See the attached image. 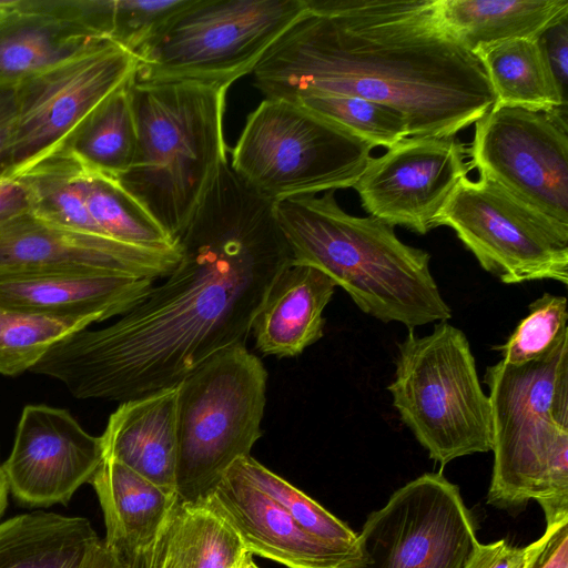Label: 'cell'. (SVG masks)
Returning a JSON list of instances; mask_svg holds the SVG:
<instances>
[{"instance_id":"1","label":"cell","mask_w":568,"mask_h":568,"mask_svg":"<svg viewBox=\"0 0 568 568\" xmlns=\"http://www.w3.org/2000/svg\"><path fill=\"white\" fill-rule=\"evenodd\" d=\"M275 203L226 161L183 233L172 272L110 325L80 329L31 372L77 398L124 402L175 386L214 354L251 335L277 274L292 261Z\"/></svg>"},{"instance_id":"2","label":"cell","mask_w":568,"mask_h":568,"mask_svg":"<svg viewBox=\"0 0 568 568\" xmlns=\"http://www.w3.org/2000/svg\"><path fill=\"white\" fill-rule=\"evenodd\" d=\"M434 0H306L252 74L266 99L351 95L402 114L408 136H455L495 104L478 59Z\"/></svg>"},{"instance_id":"3","label":"cell","mask_w":568,"mask_h":568,"mask_svg":"<svg viewBox=\"0 0 568 568\" xmlns=\"http://www.w3.org/2000/svg\"><path fill=\"white\" fill-rule=\"evenodd\" d=\"M274 205L292 261L325 273L365 314L408 329L452 318L430 255L402 242L394 226L346 213L334 191Z\"/></svg>"},{"instance_id":"4","label":"cell","mask_w":568,"mask_h":568,"mask_svg":"<svg viewBox=\"0 0 568 568\" xmlns=\"http://www.w3.org/2000/svg\"><path fill=\"white\" fill-rule=\"evenodd\" d=\"M227 87L191 81L130 83L136 146L115 178L178 243L227 160Z\"/></svg>"},{"instance_id":"5","label":"cell","mask_w":568,"mask_h":568,"mask_svg":"<svg viewBox=\"0 0 568 568\" xmlns=\"http://www.w3.org/2000/svg\"><path fill=\"white\" fill-rule=\"evenodd\" d=\"M494 452L487 503L541 506L547 524L568 518V331L541 357L488 366Z\"/></svg>"},{"instance_id":"6","label":"cell","mask_w":568,"mask_h":568,"mask_svg":"<svg viewBox=\"0 0 568 568\" xmlns=\"http://www.w3.org/2000/svg\"><path fill=\"white\" fill-rule=\"evenodd\" d=\"M267 372L245 344L209 357L178 386L175 494L205 501L262 436Z\"/></svg>"},{"instance_id":"7","label":"cell","mask_w":568,"mask_h":568,"mask_svg":"<svg viewBox=\"0 0 568 568\" xmlns=\"http://www.w3.org/2000/svg\"><path fill=\"white\" fill-rule=\"evenodd\" d=\"M408 331L387 386L402 422L442 466L491 450L490 402L464 332L446 321L426 336Z\"/></svg>"},{"instance_id":"8","label":"cell","mask_w":568,"mask_h":568,"mask_svg":"<svg viewBox=\"0 0 568 568\" xmlns=\"http://www.w3.org/2000/svg\"><path fill=\"white\" fill-rule=\"evenodd\" d=\"M374 146L285 99H264L231 151L234 173L263 199L280 201L353 187Z\"/></svg>"},{"instance_id":"9","label":"cell","mask_w":568,"mask_h":568,"mask_svg":"<svg viewBox=\"0 0 568 568\" xmlns=\"http://www.w3.org/2000/svg\"><path fill=\"white\" fill-rule=\"evenodd\" d=\"M306 10V0H192L135 54L134 80L229 88Z\"/></svg>"},{"instance_id":"10","label":"cell","mask_w":568,"mask_h":568,"mask_svg":"<svg viewBox=\"0 0 568 568\" xmlns=\"http://www.w3.org/2000/svg\"><path fill=\"white\" fill-rule=\"evenodd\" d=\"M505 284H568V227L534 211L488 178H464L436 220Z\"/></svg>"},{"instance_id":"11","label":"cell","mask_w":568,"mask_h":568,"mask_svg":"<svg viewBox=\"0 0 568 568\" xmlns=\"http://www.w3.org/2000/svg\"><path fill=\"white\" fill-rule=\"evenodd\" d=\"M480 545L458 487L429 473L368 516L337 568H470Z\"/></svg>"},{"instance_id":"12","label":"cell","mask_w":568,"mask_h":568,"mask_svg":"<svg viewBox=\"0 0 568 568\" xmlns=\"http://www.w3.org/2000/svg\"><path fill=\"white\" fill-rule=\"evenodd\" d=\"M135 69V54L105 41L20 80L10 179L39 158L67 148L89 115L134 78Z\"/></svg>"},{"instance_id":"13","label":"cell","mask_w":568,"mask_h":568,"mask_svg":"<svg viewBox=\"0 0 568 568\" xmlns=\"http://www.w3.org/2000/svg\"><path fill=\"white\" fill-rule=\"evenodd\" d=\"M474 124L471 166L534 211L568 227L566 114L494 104Z\"/></svg>"},{"instance_id":"14","label":"cell","mask_w":568,"mask_h":568,"mask_svg":"<svg viewBox=\"0 0 568 568\" xmlns=\"http://www.w3.org/2000/svg\"><path fill=\"white\" fill-rule=\"evenodd\" d=\"M179 245L156 250L49 223L28 209L0 219V277L109 274L163 278Z\"/></svg>"},{"instance_id":"15","label":"cell","mask_w":568,"mask_h":568,"mask_svg":"<svg viewBox=\"0 0 568 568\" xmlns=\"http://www.w3.org/2000/svg\"><path fill=\"white\" fill-rule=\"evenodd\" d=\"M466 155L455 136H406L371 158L353 189L368 215L424 235L471 170Z\"/></svg>"},{"instance_id":"16","label":"cell","mask_w":568,"mask_h":568,"mask_svg":"<svg viewBox=\"0 0 568 568\" xmlns=\"http://www.w3.org/2000/svg\"><path fill=\"white\" fill-rule=\"evenodd\" d=\"M103 458L101 437L87 433L68 410L28 405L2 467L20 503L50 506L68 504Z\"/></svg>"},{"instance_id":"17","label":"cell","mask_w":568,"mask_h":568,"mask_svg":"<svg viewBox=\"0 0 568 568\" xmlns=\"http://www.w3.org/2000/svg\"><path fill=\"white\" fill-rule=\"evenodd\" d=\"M105 0H6L0 10V81L20 80L102 42Z\"/></svg>"},{"instance_id":"18","label":"cell","mask_w":568,"mask_h":568,"mask_svg":"<svg viewBox=\"0 0 568 568\" xmlns=\"http://www.w3.org/2000/svg\"><path fill=\"white\" fill-rule=\"evenodd\" d=\"M201 504L232 526L246 551L288 568H337L352 556L304 530L232 467Z\"/></svg>"},{"instance_id":"19","label":"cell","mask_w":568,"mask_h":568,"mask_svg":"<svg viewBox=\"0 0 568 568\" xmlns=\"http://www.w3.org/2000/svg\"><path fill=\"white\" fill-rule=\"evenodd\" d=\"M153 283L109 274L0 277V306L92 324L128 312Z\"/></svg>"},{"instance_id":"20","label":"cell","mask_w":568,"mask_h":568,"mask_svg":"<svg viewBox=\"0 0 568 568\" xmlns=\"http://www.w3.org/2000/svg\"><path fill=\"white\" fill-rule=\"evenodd\" d=\"M176 398L175 385L121 402L100 436L104 457L172 494L178 464Z\"/></svg>"},{"instance_id":"21","label":"cell","mask_w":568,"mask_h":568,"mask_svg":"<svg viewBox=\"0 0 568 568\" xmlns=\"http://www.w3.org/2000/svg\"><path fill=\"white\" fill-rule=\"evenodd\" d=\"M336 284L322 271L291 261L273 281L251 334L265 356L295 357L323 337V312Z\"/></svg>"},{"instance_id":"22","label":"cell","mask_w":568,"mask_h":568,"mask_svg":"<svg viewBox=\"0 0 568 568\" xmlns=\"http://www.w3.org/2000/svg\"><path fill=\"white\" fill-rule=\"evenodd\" d=\"M99 498L106 548L120 559L146 548L163 529L178 496L104 457L89 481Z\"/></svg>"},{"instance_id":"23","label":"cell","mask_w":568,"mask_h":568,"mask_svg":"<svg viewBox=\"0 0 568 568\" xmlns=\"http://www.w3.org/2000/svg\"><path fill=\"white\" fill-rule=\"evenodd\" d=\"M443 29L470 53L514 39H539L568 19V0H434Z\"/></svg>"},{"instance_id":"24","label":"cell","mask_w":568,"mask_h":568,"mask_svg":"<svg viewBox=\"0 0 568 568\" xmlns=\"http://www.w3.org/2000/svg\"><path fill=\"white\" fill-rule=\"evenodd\" d=\"M100 542L84 517L21 514L0 524V568H89Z\"/></svg>"},{"instance_id":"25","label":"cell","mask_w":568,"mask_h":568,"mask_svg":"<svg viewBox=\"0 0 568 568\" xmlns=\"http://www.w3.org/2000/svg\"><path fill=\"white\" fill-rule=\"evenodd\" d=\"M478 59L495 95V104L566 114L559 87L541 39H514L479 49Z\"/></svg>"},{"instance_id":"26","label":"cell","mask_w":568,"mask_h":568,"mask_svg":"<svg viewBox=\"0 0 568 568\" xmlns=\"http://www.w3.org/2000/svg\"><path fill=\"white\" fill-rule=\"evenodd\" d=\"M83 170L75 155L63 148L39 158L10 181L22 190L27 207L36 216L65 229L106 236L87 209Z\"/></svg>"},{"instance_id":"27","label":"cell","mask_w":568,"mask_h":568,"mask_svg":"<svg viewBox=\"0 0 568 568\" xmlns=\"http://www.w3.org/2000/svg\"><path fill=\"white\" fill-rule=\"evenodd\" d=\"M131 81L89 115L67 146L84 166L113 178L130 168L136 146Z\"/></svg>"},{"instance_id":"28","label":"cell","mask_w":568,"mask_h":568,"mask_svg":"<svg viewBox=\"0 0 568 568\" xmlns=\"http://www.w3.org/2000/svg\"><path fill=\"white\" fill-rule=\"evenodd\" d=\"M172 568H232L246 551L232 526L204 504L178 499L168 523Z\"/></svg>"},{"instance_id":"29","label":"cell","mask_w":568,"mask_h":568,"mask_svg":"<svg viewBox=\"0 0 568 568\" xmlns=\"http://www.w3.org/2000/svg\"><path fill=\"white\" fill-rule=\"evenodd\" d=\"M81 183L87 209L106 236L148 248L178 246L115 178L84 166Z\"/></svg>"},{"instance_id":"30","label":"cell","mask_w":568,"mask_h":568,"mask_svg":"<svg viewBox=\"0 0 568 568\" xmlns=\"http://www.w3.org/2000/svg\"><path fill=\"white\" fill-rule=\"evenodd\" d=\"M232 468L276 501L304 530L353 554L357 535L323 506L277 476L252 456L237 459Z\"/></svg>"},{"instance_id":"31","label":"cell","mask_w":568,"mask_h":568,"mask_svg":"<svg viewBox=\"0 0 568 568\" xmlns=\"http://www.w3.org/2000/svg\"><path fill=\"white\" fill-rule=\"evenodd\" d=\"M89 325L87 321L0 306V374L16 376L31 371L54 344Z\"/></svg>"},{"instance_id":"32","label":"cell","mask_w":568,"mask_h":568,"mask_svg":"<svg viewBox=\"0 0 568 568\" xmlns=\"http://www.w3.org/2000/svg\"><path fill=\"white\" fill-rule=\"evenodd\" d=\"M295 102L338 124L374 148L389 149L408 136L402 114L375 101L351 95H322Z\"/></svg>"},{"instance_id":"33","label":"cell","mask_w":568,"mask_h":568,"mask_svg":"<svg viewBox=\"0 0 568 568\" xmlns=\"http://www.w3.org/2000/svg\"><path fill=\"white\" fill-rule=\"evenodd\" d=\"M528 308V315L518 323L507 341L493 347L506 364L523 365L541 357L568 331L565 296L544 293Z\"/></svg>"},{"instance_id":"34","label":"cell","mask_w":568,"mask_h":568,"mask_svg":"<svg viewBox=\"0 0 568 568\" xmlns=\"http://www.w3.org/2000/svg\"><path fill=\"white\" fill-rule=\"evenodd\" d=\"M192 0H113L110 40L136 54Z\"/></svg>"},{"instance_id":"35","label":"cell","mask_w":568,"mask_h":568,"mask_svg":"<svg viewBox=\"0 0 568 568\" xmlns=\"http://www.w3.org/2000/svg\"><path fill=\"white\" fill-rule=\"evenodd\" d=\"M554 524H546L544 535L523 548L513 547L506 540L480 545L470 568H526L546 547Z\"/></svg>"},{"instance_id":"36","label":"cell","mask_w":568,"mask_h":568,"mask_svg":"<svg viewBox=\"0 0 568 568\" xmlns=\"http://www.w3.org/2000/svg\"><path fill=\"white\" fill-rule=\"evenodd\" d=\"M17 83L0 81V184L11 175V149L17 118Z\"/></svg>"},{"instance_id":"37","label":"cell","mask_w":568,"mask_h":568,"mask_svg":"<svg viewBox=\"0 0 568 568\" xmlns=\"http://www.w3.org/2000/svg\"><path fill=\"white\" fill-rule=\"evenodd\" d=\"M551 71L561 88L567 93L568 78V19L550 28L541 36Z\"/></svg>"},{"instance_id":"38","label":"cell","mask_w":568,"mask_h":568,"mask_svg":"<svg viewBox=\"0 0 568 568\" xmlns=\"http://www.w3.org/2000/svg\"><path fill=\"white\" fill-rule=\"evenodd\" d=\"M534 568H568V518L554 524L550 538Z\"/></svg>"},{"instance_id":"39","label":"cell","mask_w":568,"mask_h":568,"mask_svg":"<svg viewBox=\"0 0 568 568\" xmlns=\"http://www.w3.org/2000/svg\"><path fill=\"white\" fill-rule=\"evenodd\" d=\"M28 209L22 190L12 181L0 184V219Z\"/></svg>"},{"instance_id":"40","label":"cell","mask_w":568,"mask_h":568,"mask_svg":"<svg viewBox=\"0 0 568 568\" xmlns=\"http://www.w3.org/2000/svg\"><path fill=\"white\" fill-rule=\"evenodd\" d=\"M89 568H125L124 564L103 541L98 546Z\"/></svg>"},{"instance_id":"41","label":"cell","mask_w":568,"mask_h":568,"mask_svg":"<svg viewBox=\"0 0 568 568\" xmlns=\"http://www.w3.org/2000/svg\"><path fill=\"white\" fill-rule=\"evenodd\" d=\"M9 491L10 489L7 475L3 470V467L0 466V518L7 508Z\"/></svg>"},{"instance_id":"42","label":"cell","mask_w":568,"mask_h":568,"mask_svg":"<svg viewBox=\"0 0 568 568\" xmlns=\"http://www.w3.org/2000/svg\"><path fill=\"white\" fill-rule=\"evenodd\" d=\"M253 562L252 554L245 551L232 568H252Z\"/></svg>"},{"instance_id":"43","label":"cell","mask_w":568,"mask_h":568,"mask_svg":"<svg viewBox=\"0 0 568 568\" xmlns=\"http://www.w3.org/2000/svg\"><path fill=\"white\" fill-rule=\"evenodd\" d=\"M540 554H541V552H540ZM540 554H539V555H540ZM539 555H538L534 560H531V561L528 564V566H527L526 568H534V566H535V564H536V560H537V558L539 557Z\"/></svg>"},{"instance_id":"44","label":"cell","mask_w":568,"mask_h":568,"mask_svg":"<svg viewBox=\"0 0 568 568\" xmlns=\"http://www.w3.org/2000/svg\"><path fill=\"white\" fill-rule=\"evenodd\" d=\"M252 568H258V566L255 562H253Z\"/></svg>"}]
</instances>
